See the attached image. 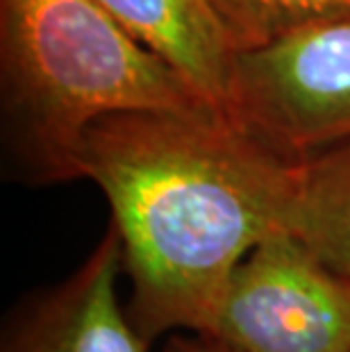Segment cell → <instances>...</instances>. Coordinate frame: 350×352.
Segmentation results:
<instances>
[{
    "label": "cell",
    "instance_id": "8",
    "mask_svg": "<svg viewBox=\"0 0 350 352\" xmlns=\"http://www.w3.org/2000/svg\"><path fill=\"white\" fill-rule=\"evenodd\" d=\"M234 55L309 28L350 21V0H207Z\"/></svg>",
    "mask_w": 350,
    "mask_h": 352
},
{
    "label": "cell",
    "instance_id": "7",
    "mask_svg": "<svg viewBox=\"0 0 350 352\" xmlns=\"http://www.w3.org/2000/svg\"><path fill=\"white\" fill-rule=\"evenodd\" d=\"M289 232L350 282V141L303 160Z\"/></svg>",
    "mask_w": 350,
    "mask_h": 352
},
{
    "label": "cell",
    "instance_id": "6",
    "mask_svg": "<svg viewBox=\"0 0 350 352\" xmlns=\"http://www.w3.org/2000/svg\"><path fill=\"white\" fill-rule=\"evenodd\" d=\"M132 36L157 52L196 89L226 109L234 52L207 0H96Z\"/></svg>",
    "mask_w": 350,
    "mask_h": 352
},
{
    "label": "cell",
    "instance_id": "5",
    "mask_svg": "<svg viewBox=\"0 0 350 352\" xmlns=\"http://www.w3.org/2000/svg\"><path fill=\"white\" fill-rule=\"evenodd\" d=\"M123 245L114 223L66 280L7 314L0 352H148L151 341L118 298Z\"/></svg>",
    "mask_w": 350,
    "mask_h": 352
},
{
    "label": "cell",
    "instance_id": "4",
    "mask_svg": "<svg viewBox=\"0 0 350 352\" xmlns=\"http://www.w3.org/2000/svg\"><path fill=\"white\" fill-rule=\"evenodd\" d=\"M226 109L296 160L350 141V21L234 55Z\"/></svg>",
    "mask_w": 350,
    "mask_h": 352
},
{
    "label": "cell",
    "instance_id": "3",
    "mask_svg": "<svg viewBox=\"0 0 350 352\" xmlns=\"http://www.w3.org/2000/svg\"><path fill=\"white\" fill-rule=\"evenodd\" d=\"M200 334L230 352H350V282L275 232L239 261Z\"/></svg>",
    "mask_w": 350,
    "mask_h": 352
},
{
    "label": "cell",
    "instance_id": "2",
    "mask_svg": "<svg viewBox=\"0 0 350 352\" xmlns=\"http://www.w3.org/2000/svg\"><path fill=\"white\" fill-rule=\"evenodd\" d=\"M200 102L96 0H0V141L17 182L80 179L82 139L100 118Z\"/></svg>",
    "mask_w": 350,
    "mask_h": 352
},
{
    "label": "cell",
    "instance_id": "9",
    "mask_svg": "<svg viewBox=\"0 0 350 352\" xmlns=\"http://www.w3.org/2000/svg\"><path fill=\"white\" fill-rule=\"evenodd\" d=\"M162 352H230L216 341L207 339L196 332H173V336L164 343Z\"/></svg>",
    "mask_w": 350,
    "mask_h": 352
},
{
    "label": "cell",
    "instance_id": "1",
    "mask_svg": "<svg viewBox=\"0 0 350 352\" xmlns=\"http://www.w3.org/2000/svg\"><path fill=\"white\" fill-rule=\"evenodd\" d=\"M300 166L210 102L111 114L89 127L78 173L111 207L125 307L148 341L203 332L239 261L289 230Z\"/></svg>",
    "mask_w": 350,
    "mask_h": 352
}]
</instances>
